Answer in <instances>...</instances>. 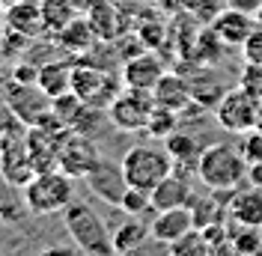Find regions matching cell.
<instances>
[{
  "instance_id": "obj_13",
  "label": "cell",
  "mask_w": 262,
  "mask_h": 256,
  "mask_svg": "<svg viewBox=\"0 0 262 256\" xmlns=\"http://www.w3.org/2000/svg\"><path fill=\"white\" fill-rule=\"evenodd\" d=\"M191 176H194V173L173 167V173L167 179H161V182L152 188V206H155V211H161V208H176V206H191V200H194V194H196L194 185H191Z\"/></svg>"
},
{
  "instance_id": "obj_21",
  "label": "cell",
  "mask_w": 262,
  "mask_h": 256,
  "mask_svg": "<svg viewBox=\"0 0 262 256\" xmlns=\"http://www.w3.org/2000/svg\"><path fill=\"white\" fill-rule=\"evenodd\" d=\"M164 149L170 152V158H173V167H176V170H188V173H194L196 176V161H200L203 146L196 143L194 134H188V131L176 128L170 137H164Z\"/></svg>"
},
{
  "instance_id": "obj_4",
  "label": "cell",
  "mask_w": 262,
  "mask_h": 256,
  "mask_svg": "<svg viewBox=\"0 0 262 256\" xmlns=\"http://www.w3.org/2000/svg\"><path fill=\"white\" fill-rule=\"evenodd\" d=\"M119 167H122V176H125V182L131 188H140V191L152 194V188L161 179H167L173 173V158H170V152L164 146L137 143L122 155Z\"/></svg>"
},
{
  "instance_id": "obj_8",
  "label": "cell",
  "mask_w": 262,
  "mask_h": 256,
  "mask_svg": "<svg viewBox=\"0 0 262 256\" xmlns=\"http://www.w3.org/2000/svg\"><path fill=\"white\" fill-rule=\"evenodd\" d=\"M152 111H155V96L149 90L122 87L119 96L107 108V119L119 131H146V122L152 116Z\"/></svg>"
},
{
  "instance_id": "obj_5",
  "label": "cell",
  "mask_w": 262,
  "mask_h": 256,
  "mask_svg": "<svg viewBox=\"0 0 262 256\" xmlns=\"http://www.w3.org/2000/svg\"><path fill=\"white\" fill-rule=\"evenodd\" d=\"M119 80L111 75V69H101V66L93 63H75V72H72V93L86 101L90 108H98V111H107L111 101L119 96Z\"/></svg>"
},
{
  "instance_id": "obj_6",
  "label": "cell",
  "mask_w": 262,
  "mask_h": 256,
  "mask_svg": "<svg viewBox=\"0 0 262 256\" xmlns=\"http://www.w3.org/2000/svg\"><path fill=\"white\" fill-rule=\"evenodd\" d=\"M214 119L227 134H245L250 128H256V116H259V98L250 96L245 87L227 90L224 98L214 104Z\"/></svg>"
},
{
  "instance_id": "obj_25",
  "label": "cell",
  "mask_w": 262,
  "mask_h": 256,
  "mask_svg": "<svg viewBox=\"0 0 262 256\" xmlns=\"http://www.w3.org/2000/svg\"><path fill=\"white\" fill-rule=\"evenodd\" d=\"M167 253L170 256H209L212 253V241L203 229H188L185 236H179L176 241L167 244Z\"/></svg>"
},
{
  "instance_id": "obj_28",
  "label": "cell",
  "mask_w": 262,
  "mask_h": 256,
  "mask_svg": "<svg viewBox=\"0 0 262 256\" xmlns=\"http://www.w3.org/2000/svg\"><path fill=\"white\" fill-rule=\"evenodd\" d=\"M182 116L176 111H170V108H161V104H155V111H152V116H149L146 122V134L149 137H170L176 128H179Z\"/></svg>"
},
{
  "instance_id": "obj_18",
  "label": "cell",
  "mask_w": 262,
  "mask_h": 256,
  "mask_svg": "<svg viewBox=\"0 0 262 256\" xmlns=\"http://www.w3.org/2000/svg\"><path fill=\"white\" fill-rule=\"evenodd\" d=\"M152 96H155V104L170 108V111H176L179 116H182V111H188V104L194 101V96H191V80H185L182 75H176V72H164V78L155 83Z\"/></svg>"
},
{
  "instance_id": "obj_30",
  "label": "cell",
  "mask_w": 262,
  "mask_h": 256,
  "mask_svg": "<svg viewBox=\"0 0 262 256\" xmlns=\"http://www.w3.org/2000/svg\"><path fill=\"white\" fill-rule=\"evenodd\" d=\"M238 87H245L250 96H256L262 101V66L245 63V69H242V78H238Z\"/></svg>"
},
{
  "instance_id": "obj_20",
  "label": "cell",
  "mask_w": 262,
  "mask_h": 256,
  "mask_svg": "<svg viewBox=\"0 0 262 256\" xmlns=\"http://www.w3.org/2000/svg\"><path fill=\"white\" fill-rule=\"evenodd\" d=\"M227 197L224 191H209L206 197H196L191 200V215H194V226L196 229H206L214 224H227L229 211H227Z\"/></svg>"
},
{
  "instance_id": "obj_33",
  "label": "cell",
  "mask_w": 262,
  "mask_h": 256,
  "mask_svg": "<svg viewBox=\"0 0 262 256\" xmlns=\"http://www.w3.org/2000/svg\"><path fill=\"white\" fill-rule=\"evenodd\" d=\"M227 6H232V9H238L250 18H256L262 12V0H227Z\"/></svg>"
},
{
  "instance_id": "obj_3",
  "label": "cell",
  "mask_w": 262,
  "mask_h": 256,
  "mask_svg": "<svg viewBox=\"0 0 262 256\" xmlns=\"http://www.w3.org/2000/svg\"><path fill=\"white\" fill-rule=\"evenodd\" d=\"M21 197H24V206H27V215H57L63 211L72 200H75V179L63 173L60 167L54 170H39L36 176L21 188Z\"/></svg>"
},
{
  "instance_id": "obj_22",
  "label": "cell",
  "mask_w": 262,
  "mask_h": 256,
  "mask_svg": "<svg viewBox=\"0 0 262 256\" xmlns=\"http://www.w3.org/2000/svg\"><path fill=\"white\" fill-rule=\"evenodd\" d=\"M57 42H60L63 51L75 54V57H83L86 51H93L98 45V36H96V30H93V24H90V18L78 15L66 30L57 33Z\"/></svg>"
},
{
  "instance_id": "obj_31",
  "label": "cell",
  "mask_w": 262,
  "mask_h": 256,
  "mask_svg": "<svg viewBox=\"0 0 262 256\" xmlns=\"http://www.w3.org/2000/svg\"><path fill=\"white\" fill-rule=\"evenodd\" d=\"M242 155L247 158V164H253V161H262V131L259 128H250L242 134Z\"/></svg>"
},
{
  "instance_id": "obj_41",
  "label": "cell",
  "mask_w": 262,
  "mask_h": 256,
  "mask_svg": "<svg viewBox=\"0 0 262 256\" xmlns=\"http://www.w3.org/2000/svg\"><path fill=\"white\" fill-rule=\"evenodd\" d=\"M167 256H170V253H167Z\"/></svg>"
},
{
  "instance_id": "obj_35",
  "label": "cell",
  "mask_w": 262,
  "mask_h": 256,
  "mask_svg": "<svg viewBox=\"0 0 262 256\" xmlns=\"http://www.w3.org/2000/svg\"><path fill=\"white\" fill-rule=\"evenodd\" d=\"M36 256H81L78 247H69V244H51L45 250H39Z\"/></svg>"
},
{
  "instance_id": "obj_19",
  "label": "cell",
  "mask_w": 262,
  "mask_h": 256,
  "mask_svg": "<svg viewBox=\"0 0 262 256\" xmlns=\"http://www.w3.org/2000/svg\"><path fill=\"white\" fill-rule=\"evenodd\" d=\"M149 236H152L149 224L143 218H134V215H125V221H119L111 229V241H114L116 256H131L140 244H146Z\"/></svg>"
},
{
  "instance_id": "obj_37",
  "label": "cell",
  "mask_w": 262,
  "mask_h": 256,
  "mask_svg": "<svg viewBox=\"0 0 262 256\" xmlns=\"http://www.w3.org/2000/svg\"><path fill=\"white\" fill-rule=\"evenodd\" d=\"M3 39H6V6L0 3V45H3Z\"/></svg>"
},
{
  "instance_id": "obj_40",
  "label": "cell",
  "mask_w": 262,
  "mask_h": 256,
  "mask_svg": "<svg viewBox=\"0 0 262 256\" xmlns=\"http://www.w3.org/2000/svg\"><path fill=\"white\" fill-rule=\"evenodd\" d=\"M256 24H262V12H259V15H256Z\"/></svg>"
},
{
  "instance_id": "obj_16",
  "label": "cell",
  "mask_w": 262,
  "mask_h": 256,
  "mask_svg": "<svg viewBox=\"0 0 262 256\" xmlns=\"http://www.w3.org/2000/svg\"><path fill=\"white\" fill-rule=\"evenodd\" d=\"M6 30L21 36V39H39L45 36V18L39 3H27V0H15L12 6H6Z\"/></svg>"
},
{
  "instance_id": "obj_7",
  "label": "cell",
  "mask_w": 262,
  "mask_h": 256,
  "mask_svg": "<svg viewBox=\"0 0 262 256\" xmlns=\"http://www.w3.org/2000/svg\"><path fill=\"white\" fill-rule=\"evenodd\" d=\"M27 128H15V131H0V176L9 185L24 188L33 176H36V164L27 149Z\"/></svg>"
},
{
  "instance_id": "obj_39",
  "label": "cell",
  "mask_w": 262,
  "mask_h": 256,
  "mask_svg": "<svg viewBox=\"0 0 262 256\" xmlns=\"http://www.w3.org/2000/svg\"><path fill=\"white\" fill-rule=\"evenodd\" d=\"M256 128L262 131V101H259V116H256Z\"/></svg>"
},
{
  "instance_id": "obj_23",
  "label": "cell",
  "mask_w": 262,
  "mask_h": 256,
  "mask_svg": "<svg viewBox=\"0 0 262 256\" xmlns=\"http://www.w3.org/2000/svg\"><path fill=\"white\" fill-rule=\"evenodd\" d=\"M72 72H75V63L72 60H51L39 69V75H36V83L42 87V93L54 101L57 96H66V93H72Z\"/></svg>"
},
{
  "instance_id": "obj_15",
  "label": "cell",
  "mask_w": 262,
  "mask_h": 256,
  "mask_svg": "<svg viewBox=\"0 0 262 256\" xmlns=\"http://www.w3.org/2000/svg\"><path fill=\"white\" fill-rule=\"evenodd\" d=\"M227 211H229V221H235V224L262 226V188L250 185V182L238 185L227 197Z\"/></svg>"
},
{
  "instance_id": "obj_11",
  "label": "cell",
  "mask_w": 262,
  "mask_h": 256,
  "mask_svg": "<svg viewBox=\"0 0 262 256\" xmlns=\"http://www.w3.org/2000/svg\"><path fill=\"white\" fill-rule=\"evenodd\" d=\"M164 63L158 54H152V51H140V54H134L125 60L122 66V87H134V90H155V83L164 78Z\"/></svg>"
},
{
  "instance_id": "obj_29",
  "label": "cell",
  "mask_w": 262,
  "mask_h": 256,
  "mask_svg": "<svg viewBox=\"0 0 262 256\" xmlns=\"http://www.w3.org/2000/svg\"><path fill=\"white\" fill-rule=\"evenodd\" d=\"M119 211H122V215H134V218H146L149 211H155V206H152V194L128 185L125 194H122V200H119Z\"/></svg>"
},
{
  "instance_id": "obj_14",
  "label": "cell",
  "mask_w": 262,
  "mask_h": 256,
  "mask_svg": "<svg viewBox=\"0 0 262 256\" xmlns=\"http://www.w3.org/2000/svg\"><path fill=\"white\" fill-rule=\"evenodd\" d=\"M209 27H212V33L227 45V48H242L245 39L253 33V27H256V18L245 15V12H238V9H232V6H224V9L209 21Z\"/></svg>"
},
{
  "instance_id": "obj_1",
  "label": "cell",
  "mask_w": 262,
  "mask_h": 256,
  "mask_svg": "<svg viewBox=\"0 0 262 256\" xmlns=\"http://www.w3.org/2000/svg\"><path fill=\"white\" fill-rule=\"evenodd\" d=\"M196 179L209 191H235L247 182V158L242 155V146L235 143H212L203 146L196 161Z\"/></svg>"
},
{
  "instance_id": "obj_38",
  "label": "cell",
  "mask_w": 262,
  "mask_h": 256,
  "mask_svg": "<svg viewBox=\"0 0 262 256\" xmlns=\"http://www.w3.org/2000/svg\"><path fill=\"white\" fill-rule=\"evenodd\" d=\"M72 3H75V6H78V9H81L83 15H86V12H90V9H93V6H96L98 0H72Z\"/></svg>"
},
{
  "instance_id": "obj_24",
  "label": "cell",
  "mask_w": 262,
  "mask_h": 256,
  "mask_svg": "<svg viewBox=\"0 0 262 256\" xmlns=\"http://www.w3.org/2000/svg\"><path fill=\"white\" fill-rule=\"evenodd\" d=\"M39 9H42V18H45V30L54 33V36L60 30H66L78 15H83L72 0H42Z\"/></svg>"
},
{
  "instance_id": "obj_32",
  "label": "cell",
  "mask_w": 262,
  "mask_h": 256,
  "mask_svg": "<svg viewBox=\"0 0 262 256\" xmlns=\"http://www.w3.org/2000/svg\"><path fill=\"white\" fill-rule=\"evenodd\" d=\"M242 54H245V63L262 66V24H256V27H253V33L245 39Z\"/></svg>"
},
{
  "instance_id": "obj_34",
  "label": "cell",
  "mask_w": 262,
  "mask_h": 256,
  "mask_svg": "<svg viewBox=\"0 0 262 256\" xmlns=\"http://www.w3.org/2000/svg\"><path fill=\"white\" fill-rule=\"evenodd\" d=\"M209 256H245V253H242V250L235 247V241L227 236V239L214 241V244H212V253H209Z\"/></svg>"
},
{
  "instance_id": "obj_26",
  "label": "cell",
  "mask_w": 262,
  "mask_h": 256,
  "mask_svg": "<svg viewBox=\"0 0 262 256\" xmlns=\"http://www.w3.org/2000/svg\"><path fill=\"white\" fill-rule=\"evenodd\" d=\"M15 191H18L15 185H9L6 179L0 176V221H9V224H15V221H21V218L27 215L24 197H18Z\"/></svg>"
},
{
  "instance_id": "obj_2",
  "label": "cell",
  "mask_w": 262,
  "mask_h": 256,
  "mask_svg": "<svg viewBox=\"0 0 262 256\" xmlns=\"http://www.w3.org/2000/svg\"><path fill=\"white\" fill-rule=\"evenodd\" d=\"M63 224L83 256H116L114 241H111V226L83 200H72L63 208Z\"/></svg>"
},
{
  "instance_id": "obj_12",
  "label": "cell",
  "mask_w": 262,
  "mask_h": 256,
  "mask_svg": "<svg viewBox=\"0 0 262 256\" xmlns=\"http://www.w3.org/2000/svg\"><path fill=\"white\" fill-rule=\"evenodd\" d=\"M83 182H86V188L96 194L101 203L116 206V208H119V200H122V194L128 188V182L122 176V167L119 164H111V161H104V158L98 161V167Z\"/></svg>"
},
{
  "instance_id": "obj_10",
  "label": "cell",
  "mask_w": 262,
  "mask_h": 256,
  "mask_svg": "<svg viewBox=\"0 0 262 256\" xmlns=\"http://www.w3.org/2000/svg\"><path fill=\"white\" fill-rule=\"evenodd\" d=\"M101 161V152H98L96 140L90 134H78V131H69L63 149H60V161L57 167L69 173L72 179H86Z\"/></svg>"
},
{
  "instance_id": "obj_17",
  "label": "cell",
  "mask_w": 262,
  "mask_h": 256,
  "mask_svg": "<svg viewBox=\"0 0 262 256\" xmlns=\"http://www.w3.org/2000/svg\"><path fill=\"white\" fill-rule=\"evenodd\" d=\"M188 229H194V215H191V206L161 208V211H155V215H152V221H149V232H152V239L164 241V244L176 241L179 236H185Z\"/></svg>"
},
{
  "instance_id": "obj_9",
  "label": "cell",
  "mask_w": 262,
  "mask_h": 256,
  "mask_svg": "<svg viewBox=\"0 0 262 256\" xmlns=\"http://www.w3.org/2000/svg\"><path fill=\"white\" fill-rule=\"evenodd\" d=\"M3 93H6V101H9L12 113H15L27 128L36 125V122H42V119L51 113V98L42 93L39 83H24V80L12 78L9 83H6Z\"/></svg>"
},
{
  "instance_id": "obj_36",
  "label": "cell",
  "mask_w": 262,
  "mask_h": 256,
  "mask_svg": "<svg viewBox=\"0 0 262 256\" xmlns=\"http://www.w3.org/2000/svg\"><path fill=\"white\" fill-rule=\"evenodd\" d=\"M247 182H250V185H259V188H262V161L247 164Z\"/></svg>"
},
{
  "instance_id": "obj_27",
  "label": "cell",
  "mask_w": 262,
  "mask_h": 256,
  "mask_svg": "<svg viewBox=\"0 0 262 256\" xmlns=\"http://www.w3.org/2000/svg\"><path fill=\"white\" fill-rule=\"evenodd\" d=\"M161 3L170 12H191V15L209 18V21L227 6V0H161Z\"/></svg>"
}]
</instances>
